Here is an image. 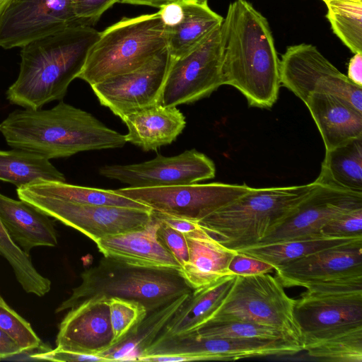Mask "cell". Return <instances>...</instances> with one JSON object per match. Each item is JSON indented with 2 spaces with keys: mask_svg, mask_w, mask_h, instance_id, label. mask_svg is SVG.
<instances>
[{
  "mask_svg": "<svg viewBox=\"0 0 362 362\" xmlns=\"http://www.w3.org/2000/svg\"><path fill=\"white\" fill-rule=\"evenodd\" d=\"M243 185L211 182L167 187L114 189L151 210L199 221L250 190Z\"/></svg>",
  "mask_w": 362,
  "mask_h": 362,
  "instance_id": "11",
  "label": "cell"
},
{
  "mask_svg": "<svg viewBox=\"0 0 362 362\" xmlns=\"http://www.w3.org/2000/svg\"><path fill=\"white\" fill-rule=\"evenodd\" d=\"M158 13L165 31L173 28L180 22L183 16L182 0H177L165 4L159 8Z\"/></svg>",
  "mask_w": 362,
  "mask_h": 362,
  "instance_id": "43",
  "label": "cell"
},
{
  "mask_svg": "<svg viewBox=\"0 0 362 362\" xmlns=\"http://www.w3.org/2000/svg\"><path fill=\"white\" fill-rule=\"evenodd\" d=\"M229 272L238 276H250L270 273L274 270V267L257 258L237 252L231 259Z\"/></svg>",
  "mask_w": 362,
  "mask_h": 362,
  "instance_id": "41",
  "label": "cell"
},
{
  "mask_svg": "<svg viewBox=\"0 0 362 362\" xmlns=\"http://www.w3.org/2000/svg\"><path fill=\"white\" fill-rule=\"evenodd\" d=\"M177 0H117L118 3L122 4H130L137 5H145L152 7L160 8L165 4ZM199 1H207V0H199Z\"/></svg>",
  "mask_w": 362,
  "mask_h": 362,
  "instance_id": "47",
  "label": "cell"
},
{
  "mask_svg": "<svg viewBox=\"0 0 362 362\" xmlns=\"http://www.w3.org/2000/svg\"><path fill=\"white\" fill-rule=\"evenodd\" d=\"M305 105L323 140L325 151L362 137V112L329 94L313 93Z\"/></svg>",
  "mask_w": 362,
  "mask_h": 362,
  "instance_id": "21",
  "label": "cell"
},
{
  "mask_svg": "<svg viewBox=\"0 0 362 362\" xmlns=\"http://www.w3.org/2000/svg\"><path fill=\"white\" fill-rule=\"evenodd\" d=\"M99 35L91 26L75 25L22 47L19 74L6 90L7 100L23 108L40 109L63 99Z\"/></svg>",
  "mask_w": 362,
  "mask_h": 362,
  "instance_id": "3",
  "label": "cell"
},
{
  "mask_svg": "<svg viewBox=\"0 0 362 362\" xmlns=\"http://www.w3.org/2000/svg\"><path fill=\"white\" fill-rule=\"evenodd\" d=\"M122 120L128 129L127 142L146 151L170 144L186 125L185 117L177 107L160 103L132 112Z\"/></svg>",
  "mask_w": 362,
  "mask_h": 362,
  "instance_id": "22",
  "label": "cell"
},
{
  "mask_svg": "<svg viewBox=\"0 0 362 362\" xmlns=\"http://www.w3.org/2000/svg\"><path fill=\"white\" fill-rule=\"evenodd\" d=\"M40 180L66 182L64 174L41 155L18 148L0 150V180L18 188Z\"/></svg>",
  "mask_w": 362,
  "mask_h": 362,
  "instance_id": "29",
  "label": "cell"
},
{
  "mask_svg": "<svg viewBox=\"0 0 362 362\" xmlns=\"http://www.w3.org/2000/svg\"><path fill=\"white\" fill-rule=\"evenodd\" d=\"M221 26L185 55L170 59L160 104L177 107L192 103L223 85Z\"/></svg>",
  "mask_w": 362,
  "mask_h": 362,
  "instance_id": "10",
  "label": "cell"
},
{
  "mask_svg": "<svg viewBox=\"0 0 362 362\" xmlns=\"http://www.w3.org/2000/svg\"><path fill=\"white\" fill-rule=\"evenodd\" d=\"M303 351L311 358L321 361L361 362L362 325L304 344Z\"/></svg>",
  "mask_w": 362,
  "mask_h": 362,
  "instance_id": "32",
  "label": "cell"
},
{
  "mask_svg": "<svg viewBox=\"0 0 362 362\" xmlns=\"http://www.w3.org/2000/svg\"><path fill=\"white\" fill-rule=\"evenodd\" d=\"M152 214L160 221L173 229L186 235L201 228L197 221L183 218L169 216L151 210Z\"/></svg>",
  "mask_w": 362,
  "mask_h": 362,
  "instance_id": "44",
  "label": "cell"
},
{
  "mask_svg": "<svg viewBox=\"0 0 362 362\" xmlns=\"http://www.w3.org/2000/svg\"><path fill=\"white\" fill-rule=\"evenodd\" d=\"M10 1L11 0H0V13L4 10Z\"/></svg>",
  "mask_w": 362,
  "mask_h": 362,
  "instance_id": "48",
  "label": "cell"
},
{
  "mask_svg": "<svg viewBox=\"0 0 362 362\" xmlns=\"http://www.w3.org/2000/svg\"><path fill=\"white\" fill-rule=\"evenodd\" d=\"M159 221L160 226L157 230L158 238L182 267L188 261L189 258L185 235L173 229L161 221L159 220Z\"/></svg>",
  "mask_w": 362,
  "mask_h": 362,
  "instance_id": "39",
  "label": "cell"
},
{
  "mask_svg": "<svg viewBox=\"0 0 362 362\" xmlns=\"http://www.w3.org/2000/svg\"><path fill=\"white\" fill-rule=\"evenodd\" d=\"M81 279L56 313L90 298L117 297L141 303L149 313L193 291L179 269L141 267L107 257L84 270Z\"/></svg>",
  "mask_w": 362,
  "mask_h": 362,
  "instance_id": "5",
  "label": "cell"
},
{
  "mask_svg": "<svg viewBox=\"0 0 362 362\" xmlns=\"http://www.w3.org/2000/svg\"><path fill=\"white\" fill-rule=\"evenodd\" d=\"M0 329L8 333L23 351L40 348L41 341L31 325L0 296Z\"/></svg>",
  "mask_w": 362,
  "mask_h": 362,
  "instance_id": "37",
  "label": "cell"
},
{
  "mask_svg": "<svg viewBox=\"0 0 362 362\" xmlns=\"http://www.w3.org/2000/svg\"><path fill=\"white\" fill-rule=\"evenodd\" d=\"M294 313L304 344L362 325V291L317 293L305 291Z\"/></svg>",
  "mask_w": 362,
  "mask_h": 362,
  "instance_id": "17",
  "label": "cell"
},
{
  "mask_svg": "<svg viewBox=\"0 0 362 362\" xmlns=\"http://www.w3.org/2000/svg\"><path fill=\"white\" fill-rule=\"evenodd\" d=\"M30 357L34 360L52 361H109L107 358L98 355L67 351L57 348L54 349H43L42 351L32 354Z\"/></svg>",
  "mask_w": 362,
  "mask_h": 362,
  "instance_id": "42",
  "label": "cell"
},
{
  "mask_svg": "<svg viewBox=\"0 0 362 362\" xmlns=\"http://www.w3.org/2000/svg\"><path fill=\"white\" fill-rule=\"evenodd\" d=\"M302 351V344L287 339L201 337L195 334L165 338L158 341L154 349L158 355L192 354L198 356L200 361L292 356Z\"/></svg>",
  "mask_w": 362,
  "mask_h": 362,
  "instance_id": "15",
  "label": "cell"
},
{
  "mask_svg": "<svg viewBox=\"0 0 362 362\" xmlns=\"http://www.w3.org/2000/svg\"><path fill=\"white\" fill-rule=\"evenodd\" d=\"M223 85L238 89L250 106L277 100L280 59L268 21L246 0L230 3L221 26Z\"/></svg>",
  "mask_w": 362,
  "mask_h": 362,
  "instance_id": "1",
  "label": "cell"
},
{
  "mask_svg": "<svg viewBox=\"0 0 362 362\" xmlns=\"http://www.w3.org/2000/svg\"><path fill=\"white\" fill-rule=\"evenodd\" d=\"M81 25L71 0H11L0 13V47L8 49Z\"/></svg>",
  "mask_w": 362,
  "mask_h": 362,
  "instance_id": "12",
  "label": "cell"
},
{
  "mask_svg": "<svg viewBox=\"0 0 362 362\" xmlns=\"http://www.w3.org/2000/svg\"><path fill=\"white\" fill-rule=\"evenodd\" d=\"M0 132L11 148L49 160L82 151L121 148L127 143L124 135L63 101L47 110H16L0 123Z\"/></svg>",
  "mask_w": 362,
  "mask_h": 362,
  "instance_id": "2",
  "label": "cell"
},
{
  "mask_svg": "<svg viewBox=\"0 0 362 362\" xmlns=\"http://www.w3.org/2000/svg\"><path fill=\"white\" fill-rule=\"evenodd\" d=\"M354 83L362 86V54L356 53L350 59L346 76Z\"/></svg>",
  "mask_w": 362,
  "mask_h": 362,
  "instance_id": "46",
  "label": "cell"
},
{
  "mask_svg": "<svg viewBox=\"0 0 362 362\" xmlns=\"http://www.w3.org/2000/svg\"><path fill=\"white\" fill-rule=\"evenodd\" d=\"M316 182L315 188L293 214L263 238L257 245L320 235L321 228L329 221L350 211L362 208V192Z\"/></svg>",
  "mask_w": 362,
  "mask_h": 362,
  "instance_id": "16",
  "label": "cell"
},
{
  "mask_svg": "<svg viewBox=\"0 0 362 362\" xmlns=\"http://www.w3.org/2000/svg\"><path fill=\"white\" fill-rule=\"evenodd\" d=\"M320 235L333 238H362V208L345 213L325 224Z\"/></svg>",
  "mask_w": 362,
  "mask_h": 362,
  "instance_id": "38",
  "label": "cell"
},
{
  "mask_svg": "<svg viewBox=\"0 0 362 362\" xmlns=\"http://www.w3.org/2000/svg\"><path fill=\"white\" fill-rule=\"evenodd\" d=\"M165 48L166 32L158 12L124 18L100 32L77 78L91 86L141 66Z\"/></svg>",
  "mask_w": 362,
  "mask_h": 362,
  "instance_id": "6",
  "label": "cell"
},
{
  "mask_svg": "<svg viewBox=\"0 0 362 362\" xmlns=\"http://www.w3.org/2000/svg\"><path fill=\"white\" fill-rule=\"evenodd\" d=\"M361 238H333L311 235L279 243L256 245L238 252L267 262L274 269L314 252L346 245Z\"/></svg>",
  "mask_w": 362,
  "mask_h": 362,
  "instance_id": "31",
  "label": "cell"
},
{
  "mask_svg": "<svg viewBox=\"0 0 362 362\" xmlns=\"http://www.w3.org/2000/svg\"><path fill=\"white\" fill-rule=\"evenodd\" d=\"M281 84L304 103L313 93L335 96L362 112V86L340 72L313 45L287 47L280 60Z\"/></svg>",
  "mask_w": 362,
  "mask_h": 362,
  "instance_id": "8",
  "label": "cell"
},
{
  "mask_svg": "<svg viewBox=\"0 0 362 362\" xmlns=\"http://www.w3.org/2000/svg\"><path fill=\"white\" fill-rule=\"evenodd\" d=\"M159 220L151 212V219L144 228L109 235L95 243L104 257L141 267L180 270V264L157 235Z\"/></svg>",
  "mask_w": 362,
  "mask_h": 362,
  "instance_id": "20",
  "label": "cell"
},
{
  "mask_svg": "<svg viewBox=\"0 0 362 362\" xmlns=\"http://www.w3.org/2000/svg\"><path fill=\"white\" fill-rule=\"evenodd\" d=\"M109 308L113 334L112 345L124 337L148 314L141 303L117 297L109 299Z\"/></svg>",
  "mask_w": 362,
  "mask_h": 362,
  "instance_id": "36",
  "label": "cell"
},
{
  "mask_svg": "<svg viewBox=\"0 0 362 362\" xmlns=\"http://www.w3.org/2000/svg\"><path fill=\"white\" fill-rule=\"evenodd\" d=\"M0 255L11 266L23 289L37 296H43L51 289V281L34 267L30 257L11 238L0 220Z\"/></svg>",
  "mask_w": 362,
  "mask_h": 362,
  "instance_id": "34",
  "label": "cell"
},
{
  "mask_svg": "<svg viewBox=\"0 0 362 362\" xmlns=\"http://www.w3.org/2000/svg\"><path fill=\"white\" fill-rule=\"evenodd\" d=\"M295 303L279 280L269 273L236 275L223 302L203 325L234 321L258 324L279 329L303 345Z\"/></svg>",
  "mask_w": 362,
  "mask_h": 362,
  "instance_id": "7",
  "label": "cell"
},
{
  "mask_svg": "<svg viewBox=\"0 0 362 362\" xmlns=\"http://www.w3.org/2000/svg\"><path fill=\"white\" fill-rule=\"evenodd\" d=\"M182 20L165 31L167 49L173 60L193 49L223 21L222 16L211 9L207 1L182 0Z\"/></svg>",
  "mask_w": 362,
  "mask_h": 362,
  "instance_id": "27",
  "label": "cell"
},
{
  "mask_svg": "<svg viewBox=\"0 0 362 362\" xmlns=\"http://www.w3.org/2000/svg\"><path fill=\"white\" fill-rule=\"evenodd\" d=\"M0 220L12 240L28 255L35 247L57 245L49 216L23 200L0 193Z\"/></svg>",
  "mask_w": 362,
  "mask_h": 362,
  "instance_id": "23",
  "label": "cell"
},
{
  "mask_svg": "<svg viewBox=\"0 0 362 362\" xmlns=\"http://www.w3.org/2000/svg\"><path fill=\"white\" fill-rule=\"evenodd\" d=\"M317 186L251 188L234 201L198 221L226 247L238 252L257 245L296 210Z\"/></svg>",
  "mask_w": 362,
  "mask_h": 362,
  "instance_id": "4",
  "label": "cell"
},
{
  "mask_svg": "<svg viewBox=\"0 0 362 362\" xmlns=\"http://www.w3.org/2000/svg\"><path fill=\"white\" fill-rule=\"evenodd\" d=\"M201 337H231L260 339H291L275 328L247 322H209L194 333Z\"/></svg>",
  "mask_w": 362,
  "mask_h": 362,
  "instance_id": "35",
  "label": "cell"
},
{
  "mask_svg": "<svg viewBox=\"0 0 362 362\" xmlns=\"http://www.w3.org/2000/svg\"><path fill=\"white\" fill-rule=\"evenodd\" d=\"M185 237L189 258L181 267L180 273L192 290L233 274L228 266L236 251L221 245L202 227Z\"/></svg>",
  "mask_w": 362,
  "mask_h": 362,
  "instance_id": "24",
  "label": "cell"
},
{
  "mask_svg": "<svg viewBox=\"0 0 362 362\" xmlns=\"http://www.w3.org/2000/svg\"><path fill=\"white\" fill-rule=\"evenodd\" d=\"M75 15L81 25L91 26L117 0H71Z\"/></svg>",
  "mask_w": 362,
  "mask_h": 362,
  "instance_id": "40",
  "label": "cell"
},
{
  "mask_svg": "<svg viewBox=\"0 0 362 362\" xmlns=\"http://www.w3.org/2000/svg\"><path fill=\"white\" fill-rule=\"evenodd\" d=\"M103 177L116 180L133 188L167 187L197 183L214 178L216 168L205 154L195 149L170 157L155 158L130 165H104L99 169Z\"/></svg>",
  "mask_w": 362,
  "mask_h": 362,
  "instance_id": "13",
  "label": "cell"
},
{
  "mask_svg": "<svg viewBox=\"0 0 362 362\" xmlns=\"http://www.w3.org/2000/svg\"><path fill=\"white\" fill-rule=\"evenodd\" d=\"M284 287L362 275V238L320 250L274 268Z\"/></svg>",
  "mask_w": 362,
  "mask_h": 362,
  "instance_id": "18",
  "label": "cell"
},
{
  "mask_svg": "<svg viewBox=\"0 0 362 362\" xmlns=\"http://www.w3.org/2000/svg\"><path fill=\"white\" fill-rule=\"evenodd\" d=\"M23 352L18 343L8 333L0 329V360Z\"/></svg>",
  "mask_w": 362,
  "mask_h": 362,
  "instance_id": "45",
  "label": "cell"
},
{
  "mask_svg": "<svg viewBox=\"0 0 362 362\" xmlns=\"http://www.w3.org/2000/svg\"><path fill=\"white\" fill-rule=\"evenodd\" d=\"M191 293L183 294L148 313L124 337L99 356L109 361H138Z\"/></svg>",
  "mask_w": 362,
  "mask_h": 362,
  "instance_id": "26",
  "label": "cell"
},
{
  "mask_svg": "<svg viewBox=\"0 0 362 362\" xmlns=\"http://www.w3.org/2000/svg\"><path fill=\"white\" fill-rule=\"evenodd\" d=\"M322 1L334 33L353 53H362V0Z\"/></svg>",
  "mask_w": 362,
  "mask_h": 362,
  "instance_id": "33",
  "label": "cell"
},
{
  "mask_svg": "<svg viewBox=\"0 0 362 362\" xmlns=\"http://www.w3.org/2000/svg\"><path fill=\"white\" fill-rule=\"evenodd\" d=\"M316 181L362 192V137L326 151Z\"/></svg>",
  "mask_w": 362,
  "mask_h": 362,
  "instance_id": "28",
  "label": "cell"
},
{
  "mask_svg": "<svg viewBox=\"0 0 362 362\" xmlns=\"http://www.w3.org/2000/svg\"><path fill=\"white\" fill-rule=\"evenodd\" d=\"M18 198L49 217L82 233L94 243L109 235L145 227L151 209L74 203L17 188Z\"/></svg>",
  "mask_w": 362,
  "mask_h": 362,
  "instance_id": "9",
  "label": "cell"
},
{
  "mask_svg": "<svg viewBox=\"0 0 362 362\" xmlns=\"http://www.w3.org/2000/svg\"><path fill=\"white\" fill-rule=\"evenodd\" d=\"M21 188L35 194L78 204L151 209L141 203L117 194L114 189L87 187L65 182L44 180Z\"/></svg>",
  "mask_w": 362,
  "mask_h": 362,
  "instance_id": "30",
  "label": "cell"
},
{
  "mask_svg": "<svg viewBox=\"0 0 362 362\" xmlns=\"http://www.w3.org/2000/svg\"><path fill=\"white\" fill-rule=\"evenodd\" d=\"M109 299L90 298L69 309L59 324L57 349L100 355L112 345Z\"/></svg>",
  "mask_w": 362,
  "mask_h": 362,
  "instance_id": "19",
  "label": "cell"
},
{
  "mask_svg": "<svg viewBox=\"0 0 362 362\" xmlns=\"http://www.w3.org/2000/svg\"><path fill=\"white\" fill-rule=\"evenodd\" d=\"M235 277V274L227 275L193 290L156 340L194 333L223 302Z\"/></svg>",
  "mask_w": 362,
  "mask_h": 362,
  "instance_id": "25",
  "label": "cell"
},
{
  "mask_svg": "<svg viewBox=\"0 0 362 362\" xmlns=\"http://www.w3.org/2000/svg\"><path fill=\"white\" fill-rule=\"evenodd\" d=\"M170 63L167 48L141 66L90 86L100 103L121 119L147 106L160 103Z\"/></svg>",
  "mask_w": 362,
  "mask_h": 362,
  "instance_id": "14",
  "label": "cell"
}]
</instances>
